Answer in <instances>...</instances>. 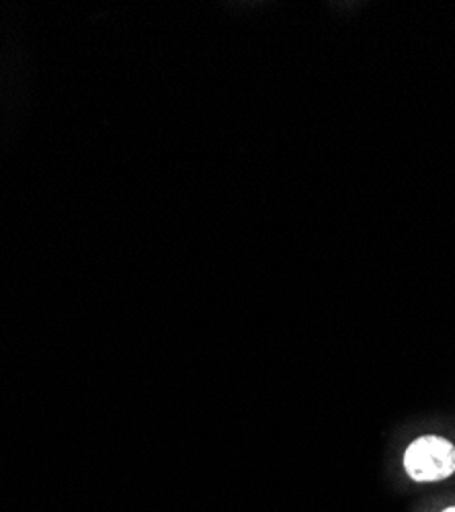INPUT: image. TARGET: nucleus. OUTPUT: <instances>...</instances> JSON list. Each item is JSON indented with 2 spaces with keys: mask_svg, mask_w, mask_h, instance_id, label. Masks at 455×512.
Wrapping results in <instances>:
<instances>
[{
  "mask_svg": "<svg viewBox=\"0 0 455 512\" xmlns=\"http://www.w3.org/2000/svg\"><path fill=\"white\" fill-rule=\"evenodd\" d=\"M404 469L415 482H439L455 472V447L443 437L425 435L404 453Z\"/></svg>",
  "mask_w": 455,
  "mask_h": 512,
  "instance_id": "f257e3e1",
  "label": "nucleus"
},
{
  "mask_svg": "<svg viewBox=\"0 0 455 512\" xmlns=\"http://www.w3.org/2000/svg\"><path fill=\"white\" fill-rule=\"evenodd\" d=\"M443 512H455V506H451V508H447V510H443Z\"/></svg>",
  "mask_w": 455,
  "mask_h": 512,
  "instance_id": "f03ea898",
  "label": "nucleus"
}]
</instances>
